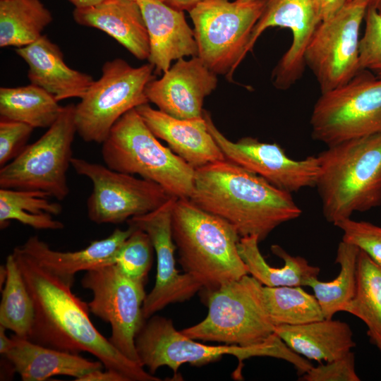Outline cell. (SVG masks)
I'll return each instance as SVG.
<instances>
[{
    "label": "cell",
    "mask_w": 381,
    "mask_h": 381,
    "mask_svg": "<svg viewBox=\"0 0 381 381\" xmlns=\"http://www.w3.org/2000/svg\"><path fill=\"white\" fill-rule=\"evenodd\" d=\"M12 253L34 304V320L27 339L71 353L88 352L105 369L118 372L127 381L161 380L126 357L96 329L87 303L71 290L73 282L44 267L20 246L14 248Z\"/></svg>",
    "instance_id": "obj_1"
},
{
    "label": "cell",
    "mask_w": 381,
    "mask_h": 381,
    "mask_svg": "<svg viewBox=\"0 0 381 381\" xmlns=\"http://www.w3.org/2000/svg\"><path fill=\"white\" fill-rule=\"evenodd\" d=\"M189 199L231 224L241 238L256 236L259 242L302 214L291 193L227 159L195 169Z\"/></svg>",
    "instance_id": "obj_2"
},
{
    "label": "cell",
    "mask_w": 381,
    "mask_h": 381,
    "mask_svg": "<svg viewBox=\"0 0 381 381\" xmlns=\"http://www.w3.org/2000/svg\"><path fill=\"white\" fill-rule=\"evenodd\" d=\"M315 186L332 224L381 205V133L349 139L318 155Z\"/></svg>",
    "instance_id": "obj_3"
},
{
    "label": "cell",
    "mask_w": 381,
    "mask_h": 381,
    "mask_svg": "<svg viewBox=\"0 0 381 381\" xmlns=\"http://www.w3.org/2000/svg\"><path fill=\"white\" fill-rule=\"evenodd\" d=\"M172 237L185 271L212 291L249 274L238 249L241 236L224 219L177 198L171 218Z\"/></svg>",
    "instance_id": "obj_4"
},
{
    "label": "cell",
    "mask_w": 381,
    "mask_h": 381,
    "mask_svg": "<svg viewBox=\"0 0 381 381\" xmlns=\"http://www.w3.org/2000/svg\"><path fill=\"white\" fill-rule=\"evenodd\" d=\"M102 145V159L111 169L138 174L171 196L190 198L195 169L158 140L135 109L116 122Z\"/></svg>",
    "instance_id": "obj_5"
},
{
    "label": "cell",
    "mask_w": 381,
    "mask_h": 381,
    "mask_svg": "<svg viewBox=\"0 0 381 381\" xmlns=\"http://www.w3.org/2000/svg\"><path fill=\"white\" fill-rule=\"evenodd\" d=\"M145 320L135 337V347L140 365L154 375L162 366L177 371L183 363L200 366L215 362L224 355H232L238 361V369L245 359L269 356L291 363L297 371L306 369L308 362L292 351L274 333L264 343L251 346L207 345L195 341L176 329L171 320L152 315Z\"/></svg>",
    "instance_id": "obj_6"
},
{
    "label": "cell",
    "mask_w": 381,
    "mask_h": 381,
    "mask_svg": "<svg viewBox=\"0 0 381 381\" xmlns=\"http://www.w3.org/2000/svg\"><path fill=\"white\" fill-rule=\"evenodd\" d=\"M262 288L255 278L246 274L206 291V318L181 332L195 340L226 345L264 343L274 334L275 326L267 312Z\"/></svg>",
    "instance_id": "obj_7"
},
{
    "label": "cell",
    "mask_w": 381,
    "mask_h": 381,
    "mask_svg": "<svg viewBox=\"0 0 381 381\" xmlns=\"http://www.w3.org/2000/svg\"><path fill=\"white\" fill-rule=\"evenodd\" d=\"M148 63L133 67L123 59L106 61L101 77L75 104V123L78 135L87 143H102L113 126L126 113L149 103L145 88L155 78Z\"/></svg>",
    "instance_id": "obj_8"
},
{
    "label": "cell",
    "mask_w": 381,
    "mask_h": 381,
    "mask_svg": "<svg viewBox=\"0 0 381 381\" xmlns=\"http://www.w3.org/2000/svg\"><path fill=\"white\" fill-rule=\"evenodd\" d=\"M265 0H204L188 13L194 26L198 56L217 75L230 79L246 56L253 30Z\"/></svg>",
    "instance_id": "obj_9"
},
{
    "label": "cell",
    "mask_w": 381,
    "mask_h": 381,
    "mask_svg": "<svg viewBox=\"0 0 381 381\" xmlns=\"http://www.w3.org/2000/svg\"><path fill=\"white\" fill-rule=\"evenodd\" d=\"M75 104L64 107L56 121L35 142L0 169V188L40 190L58 201L70 189L67 171L76 132Z\"/></svg>",
    "instance_id": "obj_10"
},
{
    "label": "cell",
    "mask_w": 381,
    "mask_h": 381,
    "mask_svg": "<svg viewBox=\"0 0 381 381\" xmlns=\"http://www.w3.org/2000/svg\"><path fill=\"white\" fill-rule=\"evenodd\" d=\"M311 136L330 146L381 133V77L361 70L344 85L320 95L310 119Z\"/></svg>",
    "instance_id": "obj_11"
},
{
    "label": "cell",
    "mask_w": 381,
    "mask_h": 381,
    "mask_svg": "<svg viewBox=\"0 0 381 381\" xmlns=\"http://www.w3.org/2000/svg\"><path fill=\"white\" fill-rule=\"evenodd\" d=\"M80 284L92 293L90 311L111 325V344L140 365L135 337L146 320L143 313L145 282L126 276L113 264L86 271Z\"/></svg>",
    "instance_id": "obj_12"
},
{
    "label": "cell",
    "mask_w": 381,
    "mask_h": 381,
    "mask_svg": "<svg viewBox=\"0 0 381 381\" xmlns=\"http://www.w3.org/2000/svg\"><path fill=\"white\" fill-rule=\"evenodd\" d=\"M367 5L356 0L321 21L305 52V64L315 75L321 94L337 89L361 69L360 29Z\"/></svg>",
    "instance_id": "obj_13"
},
{
    "label": "cell",
    "mask_w": 381,
    "mask_h": 381,
    "mask_svg": "<svg viewBox=\"0 0 381 381\" xmlns=\"http://www.w3.org/2000/svg\"><path fill=\"white\" fill-rule=\"evenodd\" d=\"M71 166L92 184L87 200L89 219L96 224H120L150 212L171 197L157 183L111 169L81 158L71 159Z\"/></svg>",
    "instance_id": "obj_14"
},
{
    "label": "cell",
    "mask_w": 381,
    "mask_h": 381,
    "mask_svg": "<svg viewBox=\"0 0 381 381\" xmlns=\"http://www.w3.org/2000/svg\"><path fill=\"white\" fill-rule=\"evenodd\" d=\"M203 117L226 159L289 193L315 186L320 172L318 155L296 160L289 157L276 143H263L252 137L233 142L216 127L210 114L205 109Z\"/></svg>",
    "instance_id": "obj_15"
},
{
    "label": "cell",
    "mask_w": 381,
    "mask_h": 381,
    "mask_svg": "<svg viewBox=\"0 0 381 381\" xmlns=\"http://www.w3.org/2000/svg\"><path fill=\"white\" fill-rule=\"evenodd\" d=\"M176 199L171 197L157 209L126 222L129 226L148 234L156 253V281L143 306L146 320L171 303L189 300L203 289L202 284L191 274H180L176 268V247L172 237L171 218Z\"/></svg>",
    "instance_id": "obj_16"
},
{
    "label": "cell",
    "mask_w": 381,
    "mask_h": 381,
    "mask_svg": "<svg viewBox=\"0 0 381 381\" xmlns=\"http://www.w3.org/2000/svg\"><path fill=\"white\" fill-rule=\"evenodd\" d=\"M320 23L315 0H265L246 52L253 49L267 28L289 29L292 35L291 44L273 69L272 82L278 90L289 89L304 73L305 52Z\"/></svg>",
    "instance_id": "obj_17"
},
{
    "label": "cell",
    "mask_w": 381,
    "mask_h": 381,
    "mask_svg": "<svg viewBox=\"0 0 381 381\" xmlns=\"http://www.w3.org/2000/svg\"><path fill=\"white\" fill-rule=\"evenodd\" d=\"M217 74L198 56L181 58L159 79L145 88L149 102L176 118L187 119L203 116V102L217 87Z\"/></svg>",
    "instance_id": "obj_18"
},
{
    "label": "cell",
    "mask_w": 381,
    "mask_h": 381,
    "mask_svg": "<svg viewBox=\"0 0 381 381\" xmlns=\"http://www.w3.org/2000/svg\"><path fill=\"white\" fill-rule=\"evenodd\" d=\"M147 28L150 55L154 73L163 74L171 62L181 58L198 56L194 31L188 25L183 11L161 0H138Z\"/></svg>",
    "instance_id": "obj_19"
},
{
    "label": "cell",
    "mask_w": 381,
    "mask_h": 381,
    "mask_svg": "<svg viewBox=\"0 0 381 381\" xmlns=\"http://www.w3.org/2000/svg\"><path fill=\"white\" fill-rule=\"evenodd\" d=\"M152 133L193 169L224 160L202 116L182 119L171 116L149 103L135 108Z\"/></svg>",
    "instance_id": "obj_20"
},
{
    "label": "cell",
    "mask_w": 381,
    "mask_h": 381,
    "mask_svg": "<svg viewBox=\"0 0 381 381\" xmlns=\"http://www.w3.org/2000/svg\"><path fill=\"white\" fill-rule=\"evenodd\" d=\"M15 52L28 66L30 83L45 90L59 102L81 99L95 81L92 75L70 68L60 47L46 35L16 48Z\"/></svg>",
    "instance_id": "obj_21"
},
{
    "label": "cell",
    "mask_w": 381,
    "mask_h": 381,
    "mask_svg": "<svg viewBox=\"0 0 381 381\" xmlns=\"http://www.w3.org/2000/svg\"><path fill=\"white\" fill-rule=\"evenodd\" d=\"M73 18L80 25L94 28L107 33L136 59H148L149 37L137 1L104 0L89 7L75 8Z\"/></svg>",
    "instance_id": "obj_22"
},
{
    "label": "cell",
    "mask_w": 381,
    "mask_h": 381,
    "mask_svg": "<svg viewBox=\"0 0 381 381\" xmlns=\"http://www.w3.org/2000/svg\"><path fill=\"white\" fill-rule=\"evenodd\" d=\"M133 230L131 226L125 230L117 228L107 238L73 252L53 250L36 235L30 236L20 247L52 273L73 282L77 272L115 264L121 246Z\"/></svg>",
    "instance_id": "obj_23"
},
{
    "label": "cell",
    "mask_w": 381,
    "mask_h": 381,
    "mask_svg": "<svg viewBox=\"0 0 381 381\" xmlns=\"http://www.w3.org/2000/svg\"><path fill=\"white\" fill-rule=\"evenodd\" d=\"M11 348L3 355L12 364L23 381H44L54 375L75 380L104 366L79 354L49 348L16 334Z\"/></svg>",
    "instance_id": "obj_24"
},
{
    "label": "cell",
    "mask_w": 381,
    "mask_h": 381,
    "mask_svg": "<svg viewBox=\"0 0 381 381\" xmlns=\"http://www.w3.org/2000/svg\"><path fill=\"white\" fill-rule=\"evenodd\" d=\"M274 333L298 355L320 363L339 358L356 346L350 326L332 318L298 325H277Z\"/></svg>",
    "instance_id": "obj_25"
},
{
    "label": "cell",
    "mask_w": 381,
    "mask_h": 381,
    "mask_svg": "<svg viewBox=\"0 0 381 381\" xmlns=\"http://www.w3.org/2000/svg\"><path fill=\"white\" fill-rule=\"evenodd\" d=\"M259 243L256 236L241 237L238 249L248 274L263 286H307L310 279L318 277L320 272L318 267L310 265L303 257L290 255L278 245H272L271 250L284 260V265L282 267H272L260 253Z\"/></svg>",
    "instance_id": "obj_26"
},
{
    "label": "cell",
    "mask_w": 381,
    "mask_h": 381,
    "mask_svg": "<svg viewBox=\"0 0 381 381\" xmlns=\"http://www.w3.org/2000/svg\"><path fill=\"white\" fill-rule=\"evenodd\" d=\"M63 108L52 94L32 83L0 88L1 119L22 122L34 128H48Z\"/></svg>",
    "instance_id": "obj_27"
},
{
    "label": "cell",
    "mask_w": 381,
    "mask_h": 381,
    "mask_svg": "<svg viewBox=\"0 0 381 381\" xmlns=\"http://www.w3.org/2000/svg\"><path fill=\"white\" fill-rule=\"evenodd\" d=\"M42 191L0 188V227H7L11 220L36 229H62L64 224L56 220L62 205L49 200Z\"/></svg>",
    "instance_id": "obj_28"
},
{
    "label": "cell",
    "mask_w": 381,
    "mask_h": 381,
    "mask_svg": "<svg viewBox=\"0 0 381 381\" xmlns=\"http://www.w3.org/2000/svg\"><path fill=\"white\" fill-rule=\"evenodd\" d=\"M52 20L40 0L0 1V47L29 45L43 35Z\"/></svg>",
    "instance_id": "obj_29"
},
{
    "label": "cell",
    "mask_w": 381,
    "mask_h": 381,
    "mask_svg": "<svg viewBox=\"0 0 381 381\" xmlns=\"http://www.w3.org/2000/svg\"><path fill=\"white\" fill-rule=\"evenodd\" d=\"M359 251L358 247L341 241L335 260L340 266L337 277L330 282H322L318 277L308 281L307 286L313 290L325 318L331 319L337 312L343 311L353 298Z\"/></svg>",
    "instance_id": "obj_30"
},
{
    "label": "cell",
    "mask_w": 381,
    "mask_h": 381,
    "mask_svg": "<svg viewBox=\"0 0 381 381\" xmlns=\"http://www.w3.org/2000/svg\"><path fill=\"white\" fill-rule=\"evenodd\" d=\"M343 311L361 319L368 327L369 337H381V268L361 250L355 294Z\"/></svg>",
    "instance_id": "obj_31"
},
{
    "label": "cell",
    "mask_w": 381,
    "mask_h": 381,
    "mask_svg": "<svg viewBox=\"0 0 381 381\" xmlns=\"http://www.w3.org/2000/svg\"><path fill=\"white\" fill-rule=\"evenodd\" d=\"M5 265L7 275L1 289L0 325L20 337L28 338L35 316L33 301L12 253Z\"/></svg>",
    "instance_id": "obj_32"
},
{
    "label": "cell",
    "mask_w": 381,
    "mask_h": 381,
    "mask_svg": "<svg viewBox=\"0 0 381 381\" xmlns=\"http://www.w3.org/2000/svg\"><path fill=\"white\" fill-rule=\"evenodd\" d=\"M262 290L266 308L274 326L298 325L325 319L315 296L301 286H263Z\"/></svg>",
    "instance_id": "obj_33"
},
{
    "label": "cell",
    "mask_w": 381,
    "mask_h": 381,
    "mask_svg": "<svg viewBox=\"0 0 381 381\" xmlns=\"http://www.w3.org/2000/svg\"><path fill=\"white\" fill-rule=\"evenodd\" d=\"M153 250L148 234L134 227L133 231L121 246L115 264L126 276L146 282L152 264Z\"/></svg>",
    "instance_id": "obj_34"
},
{
    "label": "cell",
    "mask_w": 381,
    "mask_h": 381,
    "mask_svg": "<svg viewBox=\"0 0 381 381\" xmlns=\"http://www.w3.org/2000/svg\"><path fill=\"white\" fill-rule=\"evenodd\" d=\"M334 225L342 231L343 241L358 247L381 268V226L351 218Z\"/></svg>",
    "instance_id": "obj_35"
},
{
    "label": "cell",
    "mask_w": 381,
    "mask_h": 381,
    "mask_svg": "<svg viewBox=\"0 0 381 381\" xmlns=\"http://www.w3.org/2000/svg\"><path fill=\"white\" fill-rule=\"evenodd\" d=\"M364 21L365 28L359 43L361 69L381 77V14L368 7Z\"/></svg>",
    "instance_id": "obj_36"
},
{
    "label": "cell",
    "mask_w": 381,
    "mask_h": 381,
    "mask_svg": "<svg viewBox=\"0 0 381 381\" xmlns=\"http://www.w3.org/2000/svg\"><path fill=\"white\" fill-rule=\"evenodd\" d=\"M34 128L18 121H0V167L15 159L25 147Z\"/></svg>",
    "instance_id": "obj_37"
},
{
    "label": "cell",
    "mask_w": 381,
    "mask_h": 381,
    "mask_svg": "<svg viewBox=\"0 0 381 381\" xmlns=\"http://www.w3.org/2000/svg\"><path fill=\"white\" fill-rule=\"evenodd\" d=\"M304 381H360L356 372L355 355L351 351L334 361L312 367L303 375Z\"/></svg>",
    "instance_id": "obj_38"
},
{
    "label": "cell",
    "mask_w": 381,
    "mask_h": 381,
    "mask_svg": "<svg viewBox=\"0 0 381 381\" xmlns=\"http://www.w3.org/2000/svg\"><path fill=\"white\" fill-rule=\"evenodd\" d=\"M76 381H127L126 378L112 370L105 369L104 371L101 369H97L90 371L75 380Z\"/></svg>",
    "instance_id": "obj_39"
},
{
    "label": "cell",
    "mask_w": 381,
    "mask_h": 381,
    "mask_svg": "<svg viewBox=\"0 0 381 381\" xmlns=\"http://www.w3.org/2000/svg\"><path fill=\"white\" fill-rule=\"evenodd\" d=\"M347 1L348 0H315L321 21L333 16Z\"/></svg>",
    "instance_id": "obj_40"
},
{
    "label": "cell",
    "mask_w": 381,
    "mask_h": 381,
    "mask_svg": "<svg viewBox=\"0 0 381 381\" xmlns=\"http://www.w3.org/2000/svg\"><path fill=\"white\" fill-rule=\"evenodd\" d=\"M204 0H166V4L169 6L181 11H187L192 9L198 3Z\"/></svg>",
    "instance_id": "obj_41"
},
{
    "label": "cell",
    "mask_w": 381,
    "mask_h": 381,
    "mask_svg": "<svg viewBox=\"0 0 381 381\" xmlns=\"http://www.w3.org/2000/svg\"><path fill=\"white\" fill-rule=\"evenodd\" d=\"M6 329L0 325V353L4 354L11 346L13 341L11 337L6 334Z\"/></svg>",
    "instance_id": "obj_42"
},
{
    "label": "cell",
    "mask_w": 381,
    "mask_h": 381,
    "mask_svg": "<svg viewBox=\"0 0 381 381\" xmlns=\"http://www.w3.org/2000/svg\"><path fill=\"white\" fill-rule=\"evenodd\" d=\"M75 8L89 7L99 4L104 0H68Z\"/></svg>",
    "instance_id": "obj_43"
},
{
    "label": "cell",
    "mask_w": 381,
    "mask_h": 381,
    "mask_svg": "<svg viewBox=\"0 0 381 381\" xmlns=\"http://www.w3.org/2000/svg\"><path fill=\"white\" fill-rule=\"evenodd\" d=\"M363 2L367 5L368 7H371L375 9L380 14H381V0H356Z\"/></svg>",
    "instance_id": "obj_44"
},
{
    "label": "cell",
    "mask_w": 381,
    "mask_h": 381,
    "mask_svg": "<svg viewBox=\"0 0 381 381\" xmlns=\"http://www.w3.org/2000/svg\"><path fill=\"white\" fill-rule=\"evenodd\" d=\"M7 275V270L6 265H1L0 267V287L2 289V284H4Z\"/></svg>",
    "instance_id": "obj_45"
},
{
    "label": "cell",
    "mask_w": 381,
    "mask_h": 381,
    "mask_svg": "<svg viewBox=\"0 0 381 381\" xmlns=\"http://www.w3.org/2000/svg\"><path fill=\"white\" fill-rule=\"evenodd\" d=\"M371 341L381 351V337L373 336L370 337Z\"/></svg>",
    "instance_id": "obj_46"
},
{
    "label": "cell",
    "mask_w": 381,
    "mask_h": 381,
    "mask_svg": "<svg viewBox=\"0 0 381 381\" xmlns=\"http://www.w3.org/2000/svg\"><path fill=\"white\" fill-rule=\"evenodd\" d=\"M236 1L238 3H247V2H250L255 0H236Z\"/></svg>",
    "instance_id": "obj_47"
},
{
    "label": "cell",
    "mask_w": 381,
    "mask_h": 381,
    "mask_svg": "<svg viewBox=\"0 0 381 381\" xmlns=\"http://www.w3.org/2000/svg\"><path fill=\"white\" fill-rule=\"evenodd\" d=\"M131 1H138V0H131ZM161 1L166 2V0H161Z\"/></svg>",
    "instance_id": "obj_48"
},
{
    "label": "cell",
    "mask_w": 381,
    "mask_h": 381,
    "mask_svg": "<svg viewBox=\"0 0 381 381\" xmlns=\"http://www.w3.org/2000/svg\"><path fill=\"white\" fill-rule=\"evenodd\" d=\"M0 1H6V0H0Z\"/></svg>",
    "instance_id": "obj_49"
},
{
    "label": "cell",
    "mask_w": 381,
    "mask_h": 381,
    "mask_svg": "<svg viewBox=\"0 0 381 381\" xmlns=\"http://www.w3.org/2000/svg\"><path fill=\"white\" fill-rule=\"evenodd\" d=\"M351 1V0H348V1Z\"/></svg>",
    "instance_id": "obj_50"
}]
</instances>
